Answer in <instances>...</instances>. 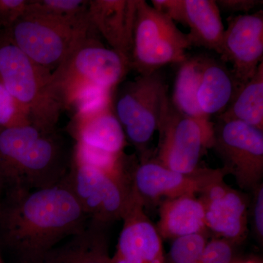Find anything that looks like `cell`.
I'll list each match as a JSON object with an SVG mask.
<instances>
[{
  "label": "cell",
  "mask_w": 263,
  "mask_h": 263,
  "mask_svg": "<svg viewBox=\"0 0 263 263\" xmlns=\"http://www.w3.org/2000/svg\"><path fill=\"white\" fill-rule=\"evenodd\" d=\"M111 263H130V262H127V261L126 260V259L122 258V257H120V256H119V254H117V253H116L115 255L114 256V257H112V258H111Z\"/></svg>",
  "instance_id": "obj_31"
},
{
  "label": "cell",
  "mask_w": 263,
  "mask_h": 263,
  "mask_svg": "<svg viewBox=\"0 0 263 263\" xmlns=\"http://www.w3.org/2000/svg\"><path fill=\"white\" fill-rule=\"evenodd\" d=\"M89 1L83 0H34L28 8L45 14L59 17H73L86 13Z\"/></svg>",
  "instance_id": "obj_25"
},
{
  "label": "cell",
  "mask_w": 263,
  "mask_h": 263,
  "mask_svg": "<svg viewBox=\"0 0 263 263\" xmlns=\"http://www.w3.org/2000/svg\"><path fill=\"white\" fill-rule=\"evenodd\" d=\"M31 124L23 107L0 83V127L10 128Z\"/></svg>",
  "instance_id": "obj_26"
},
{
  "label": "cell",
  "mask_w": 263,
  "mask_h": 263,
  "mask_svg": "<svg viewBox=\"0 0 263 263\" xmlns=\"http://www.w3.org/2000/svg\"><path fill=\"white\" fill-rule=\"evenodd\" d=\"M170 100L160 70L140 75L125 84L115 104V113L126 138L143 155Z\"/></svg>",
  "instance_id": "obj_7"
},
{
  "label": "cell",
  "mask_w": 263,
  "mask_h": 263,
  "mask_svg": "<svg viewBox=\"0 0 263 263\" xmlns=\"http://www.w3.org/2000/svg\"><path fill=\"white\" fill-rule=\"evenodd\" d=\"M201 67L202 56L189 57L180 64L171 102L180 113L199 122L209 124L212 122L202 113L197 101Z\"/></svg>",
  "instance_id": "obj_22"
},
{
  "label": "cell",
  "mask_w": 263,
  "mask_h": 263,
  "mask_svg": "<svg viewBox=\"0 0 263 263\" xmlns=\"http://www.w3.org/2000/svg\"><path fill=\"white\" fill-rule=\"evenodd\" d=\"M68 152L56 131L32 124L0 127V190L51 187L68 174Z\"/></svg>",
  "instance_id": "obj_2"
},
{
  "label": "cell",
  "mask_w": 263,
  "mask_h": 263,
  "mask_svg": "<svg viewBox=\"0 0 263 263\" xmlns=\"http://www.w3.org/2000/svg\"><path fill=\"white\" fill-rule=\"evenodd\" d=\"M27 0H0V34H3L24 14Z\"/></svg>",
  "instance_id": "obj_28"
},
{
  "label": "cell",
  "mask_w": 263,
  "mask_h": 263,
  "mask_svg": "<svg viewBox=\"0 0 263 263\" xmlns=\"http://www.w3.org/2000/svg\"><path fill=\"white\" fill-rule=\"evenodd\" d=\"M89 219L65 178L51 187L9 190L0 200V245L18 263H39Z\"/></svg>",
  "instance_id": "obj_1"
},
{
  "label": "cell",
  "mask_w": 263,
  "mask_h": 263,
  "mask_svg": "<svg viewBox=\"0 0 263 263\" xmlns=\"http://www.w3.org/2000/svg\"><path fill=\"white\" fill-rule=\"evenodd\" d=\"M152 6L190 29L192 46L220 55L224 27L220 10L214 0H152Z\"/></svg>",
  "instance_id": "obj_14"
},
{
  "label": "cell",
  "mask_w": 263,
  "mask_h": 263,
  "mask_svg": "<svg viewBox=\"0 0 263 263\" xmlns=\"http://www.w3.org/2000/svg\"><path fill=\"white\" fill-rule=\"evenodd\" d=\"M212 148L238 186L252 190L263 176V130L238 121L218 119Z\"/></svg>",
  "instance_id": "obj_10"
},
{
  "label": "cell",
  "mask_w": 263,
  "mask_h": 263,
  "mask_svg": "<svg viewBox=\"0 0 263 263\" xmlns=\"http://www.w3.org/2000/svg\"><path fill=\"white\" fill-rule=\"evenodd\" d=\"M218 8L221 11L228 13L242 12L248 14L249 12L259 8L263 4L262 0H219L216 1Z\"/></svg>",
  "instance_id": "obj_30"
},
{
  "label": "cell",
  "mask_w": 263,
  "mask_h": 263,
  "mask_svg": "<svg viewBox=\"0 0 263 263\" xmlns=\"http://www.w3.org/2000/svg\"><path fill=\"white\" fill-rule=\"evenodd\" d=\"M157 229L161 238L172 240L206 233L205 211L201 200L194 195L165 199L160 205Z\"/></svg>",
  "instance_id": "obj_20"
},
{
  "label": "cell",
  "mask_w": 263,
  "mask_h": 263,
  "mask_svg": "<svg viewBox=\"0 0 263 263\" xmlns=\"http://www.w3.org/2000/svg\"><path fill=\"white\" fill-rule=\"evenodd\" d=\"M113 104L85 114H76L72 132L77 143L121 155L126 145L124 129L113 110Z\"/></svg>",
  "instance_id": "obj_17"
},
{
  "label": "cell",
  "mask_w": 263,
  "mask_h": 263,
  "mask_svg": "<svg viewBox=\"0 0 263 263\" xmlns=\"http://www.w3.org/2000/svg\"><path fill=\"white\" fill-rule=\"evenodd\" d=\"M0 83L23 107L32 125L55 131L65 108L51 71L32 61L4 33L0 34Z\"/></svg>",
  "instance_id": "obj_3"
},
{
  "label": "cell",
  "mask_w": 263,
  "mask_h": 263,
  "mask_svg": "<svg viewBox=\"0 0 263 263\" xmlns=\"http://www.w3.org/2000/svg\"><path fill=\"white\" fill-rule=\"evenodd\" d=\"M143 208L144 204L131 189L117 254L130 263H164L162 238Z\"/></svg>",
  "instance_id": "obj_15"
},
{
  "label": "cell",
  "mask_w": 263,
  "mask_h": 263,
  "mask_svg": "<svg viewBox=\"0 0 263 263\" xmlns=\"http://www.w3.org/2000/svg\"><path fill=\"white\" fill-rule=\"evenodd\" d=\"M213 123H203L180 113L170 99L158 131L160 134L155 161L171 171L193 174L214 142Z\"/></svg>",
  "instance_id": "obj_8"
},
{
  "label": "cell",
  "mask_w": 263,
  "mask_h": 263,
  "mask_svg": "<svg viewBox=\"0 0 263 263\" xmlns=\"http://www.w3.org/2000/svg\"><path fill=\"white\" fill-rule=\"evenodd\" d=\"M136 0H90L88 15L111 49L130 62Z\"/></svg>",
  "instance_id": "obj_16"
},
{
  "label": "cell",
  "mask_w": 263,
  "mask_h": 263,
  "mask_svg": "<svg viewBox=\"0 0 263 263\" xmlns=\"http://www.w3.org/2000/svg\"><path fill=\"white\" fill-rule=\"evenodd\" d=\"M127 179L72 160L65 177L90 221L103 226L122 219L131 191Z\"/></svg>",
  "instance_id": "obj_9"
},
{
  "label": "cell",
  "mask_w": 263,
  "mask_h": 263,
  "mask_svg": "<svg viewBox=\"0 0 263 263\" xmlns=\"http://www.w3.org/2000/svg\"><path fill=\"white\" fill-rule=\"evenodd\" d=\"M241 263H256V262H252V261H247V262H241Z\"/></svg>",
  "instance_id": "obj_32"
},
{
  "label": "cell",
  "mask_w": 263,
  "mask_h": 263,
  "mask_svg": "<svg viewBox=\"0 0 263 263\" xmlns=\"http://www.w3.org/2000/svg\"><path fill=\"white\" fill-rule=\"evenodd\" d=\"M207 241L206 233L173 240L164 263H198Z\"/></svg>",
  "instance_id": "obj_24"
},
{
  "label": "cell",
  "mask_w": 263,
  "mask_h": 263,
  "mask_svg": "<svg viewBox=\"0 0 263 263\" xmlns=\"http://www.w3.org/2000/svg\"><path fill=\"white\" fill-rule=\"evenodd\" d=\"M234 243L220 238L207 241L198 263H233Z\"/></svg>",
  "instance_id": "obj_27"
},
{
  "label": "cell",
  "mask_w": 263,
  "mask_h": 263,
  "mask_svg": "<svg viewBox=\"0 0 263 263\" xmlns=\"http://www.w3.org/2000/svg\"><path fill=\"white\" fill-rule=\"evenodd\" d=\"M254 197L252 202V221L256 236L259 239L263 238V186L262 183L253 189Z\"/></svg>",
  "instance_id": "obj_29"
},
{
  "label": "cell",
  "mask_w": 263,
  "mask_h": 263,
  "mask_svg": "<svg viewBox=\"0 0 263 263\" xmlns=\"http://www.w3.org/2000/svg\"><path fill=\"white\" fill-rule=\"evenodd\" d=\"M226 176L224 168H200L193 174L171 171L155 160H142L131 175L133 193L143 204L155 202L162 197L175 198L201 193L208 184L219 176Z\"/></svg>",
  "instance_id": "obj_11"
},
{
  "label": "cell",
  "mask_w": 263,
  "mask_h": 263,
  "mask_svg": "<svg viewBox=\"0 0 263 263\" xmlns=\"http://www.w3.org/2000/svg\"><path fill=\"white\" fill-rule=\"evenodd\" d=\"M130 69L128 59L105 48L92 34L52 72V80L65 109L70 108L73 100L89 88L113 91Z\"/></svg>",
  "instance_id": "obj_5"
},
{
  "label": "cell",
  "mask_w": 263,
  "mask_h": 263,
  "mask_svg": "<svg viewBox=\"0 0 263 263\" xmlns=\"http://www.w3.org/2000/svg\"><path fill=\"white\" fill-rule=\"evenodd\" d=\"M217 119L238 121L263 130V62Z\"/></svg>",
  "instance_id": "obj_21"
},
{
  "label": "cell",
  "mask_w": 263,
  "mask_h": 263,
  "mask_svg": "<svg viewBox=\"0 0 263 263\" xmlns=\"http://www.w3.org/2000/svg\"><path fill=\"white\" fill-rule=\"evenodd\" d=\"M231 71L222 62L202 56L201 73L197 88L199 108L209 119L219 116L231 103L237 91Z\"/></svg>",
  "instance_id": "obj_19"
},
{
  "label": "cell",
  "mask_w": 263,
  "mask_h": 263,
  "mask_svg": "<svg viewBox=\"0 0 263 263\" xmlns=\"http://www.w3.org/2000/svg\"><path fill=\"white\" fill-rule=\"evenodd\" d=\"M220 53L221 61L232 66L238 90L256 73L263 62V11L230 15L227 18Z\"/></svg>",
  "instance_id": "obj_12"
},
{
  "label": "cell",
  "mask_w": 263,
  "mask_h": 263,
  "mask_svg": "<svg viewBox=\"0 0 263 263\" xmlns=\"http://www.w3.org/2000/svg\"><path fill=\"white\" fill-rule=\"evenodd\" d=\"M104 227L89 221L82 231L53 247L39 263H111Z\"/></svg>",
  "instance_id": "obj_18"
},
{
  "label": "cell",
  "mask_w": 263,
  "mask_h": 263,
  "mask_svg": "<svg viewBox=\"0 0 263 263\" xmlns=\"http://www.w3.org/2000/svg\"><path fill=\"white\" fill-rule=\"evenodd\" d=\"M94 32L88 9L77 16L59 17L27 5L24 14L4 34L32 61L53 72Z\"/></svg>",
  "instance_id": "obj_4"
},
{
  "label": "cell",
  "mask_w": 263,
  "mask_h": 263,
  "mask_svg": "<svg viewBox=\"0 0 263 263\" xmlns=\"http://www.w3.org/2000/svg\"><path fill=\"white\" fill-rule=\"evenodd\" d=\"M1 193H2L1 190H0V200H1Z\"/></svg>",
  "instance_id": "obj_33"
},
{
  "label": "cell",
  "mask_w": 263,
  "mask_h": 263,
  "mask_svg": "<svg viewBox=\"0 0 263 263\" xmlns=\"http://www.w3.org/2000/svg\"><path fill=\"white\" fill-rule=\"evenodd\" d=\"M224 175L208 184L200 195L205 211V226L216 238L236 245L247 234L248 198L224 181Z\"/></svg>",
  "instance_id": "obj_13"
},
{
  "label": "cell",
  "mask_w": 263,
  "mask_h": 263,
  "mask_svg": "<svg viewBox=\"0 0 263 263\" xmlns=\"http://www.w3.org/2000/svg\"><path fill=\"white\" fill-rule=\"evenodd\" d=\"M72 160L91 166L106 174L115 176L127 174L123 154L114 155L82 143H76Z\"/></svg>",
  "instance_id": "obj_23"
},
{
  "label": "cell",
  "mask_w": 263,
  "mask_h": 263,
  "mask_svg": "<svg viewBox=\"0 0 263 263\" xmlns=\"http://www.w3.org/2000/svg\"><path fill=\"white\" fill-rule=\"evenodd\" d=\"M192 46L171 18L145 0H136L131 69L140 75L160 70L170 64L182 63Z\"/></svg>",
  "instance_id": "obj_6"
}]
</instances>
